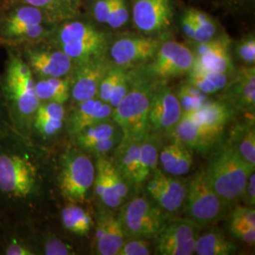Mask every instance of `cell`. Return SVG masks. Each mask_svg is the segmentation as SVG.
<instances>
[{
    "label": "cell",
    "instance_id": "6da1fadb",
    "mask_svg": "<svg viewBox=\"0 0 255 255\" xmlns=\"http://www.w3.org/2000/svg\"><path fill=\"white\" fill-rule=\"evenodd\" d=\"M50 154L17 132L0 141V215L6 220L47 219V203L56 193Z\"/></svg>",
    "mask_w": 255,
    "mask_h": 255
},
{
    "label": "cell",
    "instance_id": "7a4b0ae2",
    "mask_svg": "<svg viewBox=\"0 0 255 255\" xmlns=\"http://www.w3.org/2000/svg\"><path fill=\"white\" fill-rule=\"evenodd\" d=\"M0 86L13 127L27 139L32 118L40 105L35 92V78L17 47H7Z\"/></svg>",
    "mask_w": 255,
    "mask_h": 255
},
{
    "label": "cell",
    "instance_id": "3957f363",
    "mask_svg": "<svg viewBox=\"0 0 255 255\" xmlns=\"http://www.w3.org/2000/svg\"><path fill=\"white\" fill-rule=\"evenodd\" d=\"M55 190L60 201H89L96 175L93 157L71 142L52 152Z\"/></svg>",
    "mask_w": 255,
    "mask_h": 255
},
{
    "label": "cell",
    "instance_id": "277c9868",
    "mask_svg": "<svg viewBox=\"0 0 255 255\" xmlns=\"http://www.w3.org/2000/svg\"><path fill=\"white\" fill-rule=\"evenodd\" d=\"M56 25L43 10L7 0L0 6V46L19 47L47 41Z\"/></svg>",
    "mask_w": 255,
    "mask_h": 255
},
{
    "label": "cell",
    "instance_id": "5b68a950",
    "mask_svg": "<svg viewBox=\"0 0 255 255\" xmlns=\"http://www.w3.org/2000/svg\"><path fill=\"white\" fill-rule=\"evenodd\" d=\"M131 83L126 96L113 109L112 119L119 125L123 136L142 140L150 131L148 111L159 80L145 69H130Z\"/></svg>",
    "mask_w": 255,
    "mask_h": 255
},
{
    "label": "cell",
    "instance_id": "8992f818",
    "mask_svg": "<svg viewBox=\"0 0 255 255\" xmlns=\"http://www.w3.org/2000/svg\"><path fill=\"white\" fill-rule=\"evenodd\" d=\"M47 41L63 50L75 64L106 56L108 50L107 34L78 17L57 24Z\"/></svg>",
    "mask_w": 255,
    "mask_h": 255
},
{
    "label": "cell",
    "instance_id": "52a82bcc",
    "mask_svg": "<svg viewBox=\"0 0 255 255\" xmlns=\"http://www.w3.org/2000/svg\"><path fill=\"white\" fill-rule=\"evenodd\" d=\"M255 170L226 144L212 155L204 172L213 189L228 205L241 198L247 180Z\"/></svg>",
    "mask_w": 255,
    "mask_h": 255
},
{
    "label": "cell",
    "instance_id": "ba28073f",
    "mask_svg": "<svg viewBox=\"0 0 255 255\" xmlns=\"http://www.w3.org/2000/svg\"><path fill=\"white\" fill-rule=\"evenodd\" d=\"M166 213L151 199L137 196L123 203L118 218L126 238L152 239L167 222Z\"/></svg>",
    "mask_w": 255,
    "mask_h": 255
},
{
    "label": "cell",
    "instance_id": "9c48e42d",
    "mask_svg": "<svg viewBox=\"0 0 255 255\" xmlns=\"http://www.w3.org/2000/svg\"><path fill=\"white\" fill-rule=\"evenodd\" d=\"M68 105L55 102H41L32 118L27 140L34 146L52 153L55 148L65 145L66 114Z\"/></svg>",
    "mask_w": 255,
    "mask_h": 255
},
{
    "label": "cell",
    "instance_id": "30bf717a",
    "mask_svg": "<svg viewBox=\"0 0 255 255\" xmlns=\"http://www.w3.org/2000/svg\"><path fill=\"white\" fill-rule=\"evenodd\" d=\"M227 204L211 186L204 170L195 174L187 181V190L183 203L186 219L200 228L218 221L224 214Z\"/></svg>",
    "mask_w": 255,
    "mask_h": 255
},
{
    "label": "cell",
    "instance_id": "8fae6325",
    "mask_svg": "<svg viewBox=\"0 0 255 255\" xmlns=\"http://www.w3.org/2000/svg\"><path fill=\"white\" fill-rule=\"evenodd\" d=\"M35 79L62 78L73 71L72 59L49 41L17 47Z\"/></svg>",
    "mask_w": 255,
    "mask_h": 255
},
{
    "label": "cell",
    "instance_id": "7c38bea8",
    "mask_svg": "<svg viewBox=\"0 0 255 255\" xmlns=\"http://www.w3.org/2000/svg\"><path fill=\"white\" fill-rule=\"evenodd\" d=\"M145 71L160 81L188 74L194 62L191 50L182 43L167 41L161 44Z\"/></svg>",
    "mask_w": 255,
    "mask_h": 255
},
{
    "label": "cell",
    "instance_id": "4fadbf2b",
    "mask_svg": "<svg viewBox=\"0 0 255 255\" xmlns=\"http://www.w3.org/2000/svg\"><path fill=\"white\" fill-rule=\"evenodd\" d=\"M182 116V108L176 94L165 81L159 80L149 105V130L159 135H171Z\"/></svg>",
    "mask_w": 255,
    "mask_h": 255
},
{
    "label": "cell",
    "instance_id": "5bb4252c",
    "mask_svg": "<svg viewBox=\"0 0 255 255\" xmlns=\"http://www.w3.org/2000/svg\"><path fill=\"white\" fill-rule=\"evenodd\" d=\"M57 221L59 229L49 228L74 245L75 239L90 238L95 225V214H93L88 202L74 203L61 201L57 213Z\"/></svg>",
    "mask_w": 255,
    "mask_h": 255
},
{
    "label": "cell",
    "instance_id": "9a60e30c",
    "mask_svg": "<svg viewBox=\"0 0 255 255\" xmlns=\"http://www.w3.org/2000/svg\"><path fill=\"white\" fill-rule=\"evenodd\" d=\"M200 227L188 219L166 222L156 238L157 254L162 255H192L199 237Z\"/></svg>",
    "mask_w": 255,
    "mask_h": 255
},
{
    "label": "cell",
    "instance_id": "2e32d148",
    "mask_svg": "<svg viewBox=\"0 0 255 255\" xmlns=\"http://www.w3.org/2000/svg\"><path fill=\"white\" fill-rule=\"evenodd\" d=\"M187 181L157 168L146 182V192L166 214H176L183 208Z\"/></svg>",
    "mask_w": 255,
    "mask_h": 255
},
{
    "label": "cell",
    "instance_id": "e0dca14e",
    "mask_svg": "<svg viewBox=\"0 0 255 255\" xmlns=\"http://www.w3.org/2000/svg\"><path fill=\"white\" fill-rule=\"evenodd\" d=\"M126 239L123 229L112 209L98 205L90 251L98 255H119Z\"/></svg>",
    "mask_w": 255,
    "mask_h": 255
},
{
    "label": "cell",
    "instance_id": "ac0fdd59",
    "mask_svg": "<svg viewBox=\"0 0 255 255\" xmlns=\"http://www.w3.org/2000/svg\"><path fill=\"white\" fill-rule=\"evenodd\" d=\"M111 65L112 63L107 60L106 56L75 64L70 75L71 89L69 104L97 98L101 81Z\"/></svg>",
    "mask_w": 255,
    "mask_h": 255
},
{
    "label": "cell",
    "instance_id": "d6986e66",
    "mask_svg": "<svg viewBox=\"0 0 255 255\" xmlns=\"http://www.w3.org/2000/svg\"><path fill=\"white\" fill-rule=\"evenodd\" d=\"M161 42L154 38L143 36L121 37L110 46L113 64L126 68H136L150 61Z\"/></svg>",
    "mask_w": 255,
    "mask_h": 255
},
{
    "label": "cell",
    "instance_id": "ffe728a7",
    "mask_svg": "<svg viewBox=\"0 0 255 255\" xmlns=\"http://www.w3.org/2000/svg\"><path fill=\"white\" fill-rule=\"evenodd\" d=\"M113 107L98 98L69 104L66 114V134L68 139L83 129L112 119Z\"/></svg>",
    "mask_w": 255,
    "mask_h": 255
},
{
    "label": "cell",
    "instance_id": "44dd1931",
    "mask_svg": "<svg viewBox=\"0 0 255 255\" xmlns=\"http://www.w3.org/2000/svg\"><path fill=\"white\" fill-rule=\"evenodd\" d=\"M172 16L171 0H136L132 8L135 27L146 34L165 29L171 24Z\"/></svg>",
    "mask_w": 255,
    "mask_h": 255
},
{
    "label": "cell",
    "instance_id": "7402d4cb",
    "mask_svg": "<svg viewBox=\"0 0 255 255\" xmlns=\"http://www.w3.org/2000/svg\"><path fill=\"white\" fill-rule=\"evenodd\" d=\"M229 39L213 38L208 42L197 45L191 69L230 74L234 64L229 52Z\"/></svg>",
    "mask_w": 255,
    "mask_h": 255
},
{
    "label": "cell",
    "instance_id": "603a6c76",
    "mask_svg": "<svg viewBox=\"0 0 255 255\" xmlns=\"http://www.w3.org/2000/svg\"><path fill=\"white\" fill-rule=\"evenodd\" d=\"M223 91H225L223 101L234 111L255 114V65L242 67L236 77L228 82Z\"/></svg>",
    "mask_w": 255,
    "mask_h": 255
},
{
    "label": "cell",
    "instance_id": "cb8c5ba5",
    "mask_svg": "<svg viewBox=\"0 0 255 255\" xmlns=\"http://www.w3.org/2000/svg\"><path fill=\"white\" fill-rule=\"evenodd\" d=\"M0 255H38L36 223L6 220Z\"/></svg>",
    "mask_w": 255,
    "mask_h": 255
},
{
    "label": "cell",
    "instance_id": "d4e9b609",
    "mask_svg": "<svg viewBox=\"0 0 255 255\" xmlns=\"http://www.w3.org/2000/svg\"><path fill=\"white\" fill-rule=\"evenodd\" d=\"M95 165L96 175L92 190L95 198L100 202L99 205L112 210L120 208L124 202L120 200L116 192L112 175L114 168L112 160L107 159L106 156L97 157Z\"/></svg>",
    "mask_w": 255,
    "mask_h": 255
},
{
    "label": "cell",
    "instance_id": "484cf974",
    "mask_svg": "<svg viewBox=\"0 0 255 255\" xmlns=\"http://www.w3.org/2000/svg\"><path fill=\"white\" fill-rule=\"evenodd\" d=\"M171 135L180 140L192 151L200 153L208 152L220 138L201 127L188 115H182Z\"/></svg>",
    "mask_w": 255,
    "mask_h": 255
},
{
    "label": "cell",
    "instance_id": "4316f807",
    "mask_svg": "<svg viewBox=\"0 0 255 255\" xmlns=\"http://www.w3.org/2000/svg\"><path fill=\"white\" fill-rule=\"evenodd\" d=\"M142 140L131 139L122 135L119 145L113 150V164H115L119 173L124 177L129 186L135 188L139 187L138 165Z\"/></svg>",
    "mask_w": 255,
    "mask_h": 255
},
{
    "label": "cell",
    "instance_id": "83f0119b",
    "mask_svg": "<svg viewBox=\"0 0 255 255\" xmlns=\"http://www.w3.org/2000/svg\"><path fill=\"white\" fill-rule=\"evenodd\" d=\"M235 111L223 101H208L201 109L188 115L197 124L216 136L221 137Z\"/></svg>",
    "mask_w": 255,
    "mask_h": 255
},
{
    "label": "cell",
    "instance_id": "f1b7e54d",
    "mask_svg": "<svg viewBox=\"0 0 255 255\" xmlns=\"http://www.w3.org/2000/svg\"><path fill=\"white\" fill-rule=\"evenodd\" d=\"M158 164L164 173L181 177L190 171L193 164L192 150L176 138L169 144L161 146Z\"/></svg>",
    "mask_w": 255,
    "mask_h": 255
},
{
    "label": "cell",
    "instance_id": "f546056e",
    "mask_svg": "<svg viewBox=\"0 0 255 255\" xmlns=\"http://www.w3.org/2000/svg\"><path fill=\"white\" fill-rule=\"evenodd\" d=\"M71 76L35 79V92L40 102H55L68 105L70 102Z\"/></svg>",
    "mask_w": 255,
    "mask_h": 255
},
{
    "label": "cell",
    "instance_id": "4dcf8cb0",
    "mask_svg": "<svg viewBox=\"0 0 255 255\" xmlns=\"http://www.w3.org/2000/svg\"><path fill=\"white\" fill-rule=\"evenodd\" d=\"M36 241L39 255H78V249L59 237L46 221L36 223Z\"/></svg>",
    "mask_w": 255,
    "mask_h": 255
},
{
    "label": "cell",
    "instance_id": "1f68e13d",
    "mask_svg": "<svg viewBox=\"0 0 255 255\" xmlns=\"http://www.w3.org/2000/svg\"><path fill=\"white\" fill-rule=\"evenodd\" d=\"M43 10L57 24L79 17L82 8V0H13Z\"/></svg>",
    "mask_w": 255,
    "mask_h": 255
},
{
    "label": "cell",
    "instance_id": "d6a6232c",
    "mask_svg": "<svg viewBox=\"0 0 255 255\" xmlns=\"http://www.w3.org/2000/svg\"><path fill=\"white\" fill-rule=\"evenodd\" d=\"M122 134V130L119 125L113 119H109L83 129L80 133L70 138L69 142L86 152L92 146L101 141Z\"/></svg>",
    "mask_w": 255,
    "mask_h": 255
},
{
    "label": "cell",
    "instance_id": "836d02e7",
    "mask_svg": "<svg viewBox=\"0 0 255 255\" xmlns=\"http://www.w3.org/2000/svg\"><path fill=\"white\" fill-rule=\"evenodd\" d=\"M161 148L160 135L149 131L141 141L140 157L138 165L139 186L148 180L158 168V159Z\"/></svg>",
    "mask_w": 255,
    "mask_h": 255
},
{
    "label": "cell",
    "instance_id": "e575fe53",
    "mask_svg": "<svg viewBox=\"0 0 255 255\" xmlns=\"http://www.w3.org/2000/svg\"><path fill=\"white\" fill-rule=\"evenodd\" d=\"M238 247L219 230H212L198 237L194 254L199 255H236Z\"/></svg>",
    "mask_w": 255,
    "mask_h": 255
},
{
    "label": "cell",
    "instance_id": "d590c367",
    "mask_svg": "<svg viewBox=\"0 0 255 255\" xmlns=\"http://www.w3.org/2000/svg\"><path fill=\"white\" fill-rule=\"evenodd\" d=\"M227 144L246 163L255 167V121L236 128Z\"/></svg>",
    "mask_w": 255,
    "mask_h": 255
},
{
    "label": "cell",
    "instance_id": "8d00e7d4",
    "mask_svg": "<svg viewBox=\"0 0 255 255\" xmlns=\"http://www.w3.org/2000/svg\"><path fill=\"white\" fill-rule=\"evenodd\" d=\"M228 76L229 74L190 69L187 82L206 96H209L223 91L229 82Z\"/></svg>",
    "mask_w": 255,
    "mask_h": 255
},
{
    "label": "cell",
    "instance_id": "74e56055",
    "mask_svg": "<svg viewBox=\"0 0 255 255\" xmlns=\"http://www.w3.org/2000/svg\"><path fill=\"white\" fill-rule=\"evenodd\" d=\"M176 96L180 102L182 114H191L196 112L209 101L205 94L188 82L182 83L176 93Z\"/></svg>",
    "mask_w": 255,
    "mask_h": 255
},
{
    "label": "cell",
    "instance_id": "f35d334b",
    "mask_svg": "<svg viewBox=\"0 0 255 255\" xmlns=\"http://www.w3.org/2000/svg\"><path fill=\"white\" fill-rule=\"evenodd\" d=\"M192 17L195 23V38L197 44L205 43L212 40L217 33V27L209 16L198 9H190Z\"/></svg>",
    "mask_w": 255,
    "mask_h": 255
},
{
    "label": "cell",
    "instance_id": "ab89813d",
    "mask_svg": "<svg viewBox=\"0 0 255 255\" xmlns=\"http://www.w3.org/2000/svg\"><path fill=\"white\" fill-rule=\"evenodd\" d=\"M126 68L120 67L112 63V65L110 66L108 71L104 75L101 81L97 98L100 99L101 101L109 104L111 95L115 90L116 86L118 85L119 80L121 79L123 74L126 72Z\"/></svg>",
    "mask_w": 255,
    "mask_h": 255
},
{
    "label": "cell",
    "instance_id": "60d3db41",
    "mask_svg": "<svg viewBox=\"0 0 255 255\" xmlns=\"http://www.w3.org/2000/svg\"><path fill=\"white\" fill-rule=\"evenodd\" d=\"M129 17L125 0H114L106 24L112 28H120L128 23Z\"/></svg>",
    "mask_w": 255,
    "mask_h": 255
},
{
    "label": "cell",
    "instance_id": "b9f144b4",
    "mask_svg": "<svg viewBox=\"0 0 255 255\" xmlns=\"http://www.w3.org/2000/svg\"><path fill=\"white\" fill-rule=\"evenodd\" d=\"M152 254L149 239L128 237L119 255H149Z\"/></svg>",
    "mask_w": 255,
    "mask_h": 255
},
{
    "label": "cell",
    "instance_id": "7bdbcfd3",
    "mask_svg": "<svg viewBox=\"0 0 255 255\" xmlns=\"http://www.w3.org/2000/svg\"><path fill=\"white\" fill-rule=\"evenodd\" d=\"M17 132L9 117V110L0 86V141Z\"/></svg>",
    "mask_w": 255,
    "mask_h": 255
},
{
    "label": "cell",
    "instance_id": "ee69618b",
    "mask_svg": "<svg viewBox=\"0 0 255 255\" xmlns=\"http://www.w3.org/2000/svg\"><path fill=\"white\" fill-rule=\"evenodd\" d=\"M230 224H245L255 227V210L254 206H237L231 214Z\"/></svg>",
    "mask_w": 255,
    "mask_h": 255
},
{
    "label": "cell",
    "instance_id": "f6af8a7d",
    "mask_svg": "<svg viewBox=\"0 0 255 255\" xmlns=\"http://www.w3.org/2000/svg\"><path fill=\"white\" fill-rule=\"evenodd\" d=\"M238 58L247 65H255V39L254 36L244 38L237 46Z\"/></svg>",
    "mask_w": 255,
    "mask_h": 255
},
{
    "label": "cell",
    "instance_id": "bcb514c9",
    "mask_svg": "<svg viewBox=\"0 0 255 255\" xmlns=\"http://www.w3.org/2000/svg\"><path fill=\"white\" fill-rule=\"evenodd\" d=\"M131 83V77H130V69H127L126 72L123 74L121 79L119 80L118 85L116 86L115 90L112 93L110 98L109 104L113 107H117L126 96Z\"/></svg>",
    "mask_w": 255,
    "mask_h": 255
},
{
    "label": "cell",
    "instance_id": "7dc6e473",
    "mask_svg": "<svg viewBox=\"0 0 255 255\" xmlns=\"http://www.w3.org/2000/svg\"><path fill=\"white\" fill-rule=\"evenodd\" d=\"M230 232L234 237L249 245L255 242V227L245 224H230Z\"/></svg>",
    "mask_w": 255,
    "mask_h": 255
},
{
    "label": "cell",
    "instance_id": "c3c4849f",
    "mask_svg": "<svg viewBox=\"0 0 255 255\" xmlns=\"http://www.w3.org/2000/svg\"><path fill=\"white\" fill-rule=\"evenodd\" d=\"M114 0H93L91 9L95 20L101 24H106Z\"/></svg>",
    "mask_w": 255,
    "mask_h": 255
},
{
    "label": "cell",
    "instance_id": "681fc988",
    "mask_svg": "<svg viewBox=\"0 0 255 255\" xmlns=\"http://www.w3.org/2000/svg\"><path fill=\"white\" fill-rule=\"evenodd\" d=\"M242 201L247 206H254L255 205V172L251 173L247 180L245 188L242 193L241 198Z\"/></svg>",
    "mask_w": 255,
    "mask_h": 255
},
{
    "label": "cell",
    "instance_id": "f907efd6",
    "mask_svg": "<svg viewBox=\"0 0 255 255\" xmlns=\"http://www.w3.org/2000/svg\"><path fill=\"white\" fill-rule=\"evenodd\" d=\"M182 28L183 33L186 35V37L194 41L196 29H195V23L190 13V10H188L182 17Z\"/></svg>",
    "mask_w": 255,
    "mask_h": 255
},
{
    "label": "cell",
    "instance_id": "816d5d0a",
    "mask_svg": "<svg viewBox=\"0 0 255 255\" xmlns=\"http://www.w3.org/2000/svg\"><path fill=\"white\" fill-rule=\"evenodd\" d=\"M5 223H6V219L0 215V251H1V246H2V241H3V233H4Z\"/></svg>",
    "mask_w": 255,
    "mask_h": 255
},
{
    "label": "cell",
    "instance_id": "f5cc1de1",
    "mask_svg": "<svg viewBox=\"0 0 255 255\" xmlns=\"http://www.w3.org/2000/svg\"><path fill=\"white\" fill-rule=\"evenodd\" d=\"M7 0H0V6L3 4V3H5Z\"/></svg>",
    "mask_w": 255,
    "mask_h": 255
}]
</instances>
